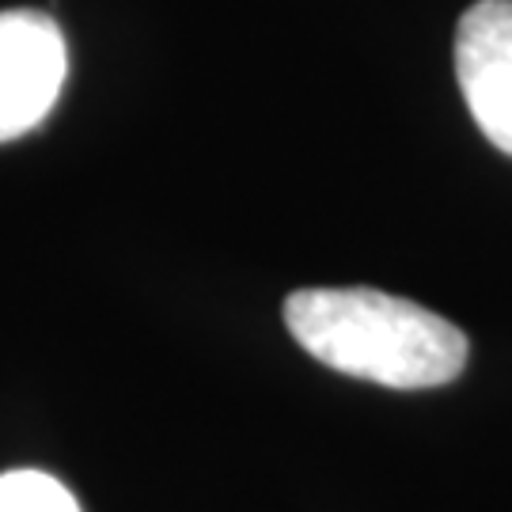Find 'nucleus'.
Masks as SVG:
<instances>
[{
	"instance_id": "2",
	"label": "nucleus",
	"mask_w": 512,
	"mask_h": 512,
	"mask_svg": "<svg viewBox=\"0 0 512 512\" xmlns=\"http://www.w3.org/2000/svg\"><path fill=\"white\" fill-rule=\"evenodd\" d=\"M65 38L46 12H0V141L42 126L65 88Z\"/></svg>"
},
{
	"instance_id": "4",
	"label": "nucleus",
	"mask_w": 512,
	"mask_h": 512,
	"mask_svg": "<svg viewBox=\"0 0 512 512\" xmlns=\"http://www.w3.org/2000/svg\"><path fill=\"white\" fill-rule=\"evenodd\" d=\"M0 512H80L76 497L42 471L0 475Z\"/></svg>"
},
{
	"instance_id": "3",
	"label": "nucleus",
	"mask_w": 512,
	"mask_h": 512,
	"mask_svg": "<svg viewBox=\"0 0 512 512\" xmlns=\"http://www.w3.org/2000/svg\"><path fill=\"white\" fill-rule=\"evenodd\" d=\"M456 76L478 129L512 156V0H478L463 12Z\"/></svg>"
},
{
	"instance_id": "1",
	"label": "nucleus",
	"mask_w": 512,
	"mask_h": 512,
	"mask_svg": "<svg viewBox=\"0 0 512 512\" xmlns=\"http://www.w3.org/2000/svg\"><path fill=\"white\" fill-rule=\"evenodd\" d=\"M285 327L334 372L399 391L448 384L467 365L463 330L380 289H296Z\"/></svg>"
}]
</instances>
